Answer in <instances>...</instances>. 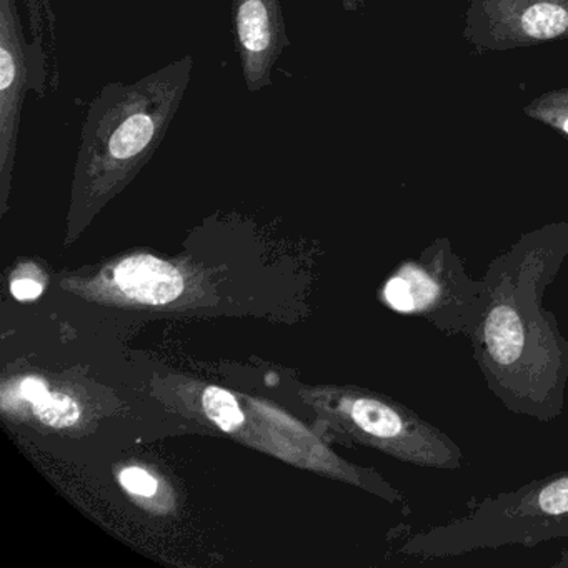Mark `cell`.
<instances>
[{
	"instance_id": "obj_1",
	"label": "cell",
	"mask_w": 568,
	"mask_h": 568,
	"mask_svg": "<svg viewBox=\"0 0 568 568\" xmlns=\"http://www.w3.org/2000/svg\"><path fill=\"white\" fill-rule=\"evenodd\" d=\"M568 255V222L521 235L488 264L487 304L468 341L485 385L511 414L554 422L565 410L568 341L544 295Z\"/></svg>"
},
{
	"instance_id": "obj_12",
	"label": "cell",
	"mask_w": 568,
	"mask_h": 568,
	"mask_svg": "<svg viewBox=\"0 0 568 568\" xmlns=\"http://www.w3.org/2000/svg\"><path fill=\"white\" fill-rule=\"evenodd\" d=\"M121 481L131 494L152 497L158 491V481L142 468H128L122 471Z\"/></svg>"
},
{
	"instance_id": "obj_3",
	"label": "cell",
	"mask_w": 568,
	"mask_h": 568,
	"mask_svg": "<svg viewBox=\"0 0 568 568\" xmlns=\"http://www.w3.org/2000/svg\"><path fill=\"white\" fill-rule=\"evenodd\" d=\"M561 537L568 538V471L485 498L465 517L414 535L408 551L418 557H454L504 545L535 547Z\"/></svg>"
},
{
	"instance_id": "obj_2",
	"label": "cell",
	"mask_w": 568,
	"mask_h": 568,
	"mask_svg": "<svg viewBox=\"0 0 568 568\" xmlns=\"http://www.w3.org/2000/svg\"><path fill=\"white\" fill-rule=\"evenodd\" d=\"M184 55L145 78L109 82L89 105L75 162V187L101 197L122 187L158 152L191 84Z\"/></svg>"
},
{
	"instance_id": "obj_5",
	"label": "cell",
	"mask_w": 568,
	"mask_h": 568,
	"mask_svg": "<svg viewBox=\"0 0 568 568\" xmlns=\"http://www.w3.org/2000/svg\"><path fill=\"white\" fill-rule=\"evenodd\" d=\"M465 39L484 51L568 39V0H471Z\"/></svg>"
},
{
	"instance_id": "obj_4",
	"label": "cell",
	"mask_w": 568,
	"mask_h": 568,
	"mask_svg": "<svg viewBox=\"0 0 568 568\" xmlns=\"http://www.w3.org/2000/svg\"><path fill=\"white\" fill-rule=\"evenodd\" d=\"M384 301L398 314L424 318L444 334L468 338L487 304V285L484 278L468 275L447 237H438L392 274Z\"/></svg>"
},
{
	"instance_id": "obj_8",
	"label": "cell",
	"mask_w": 568,
	"mask_h": 568,
	"mask_svg": "<svg viewBox=\"0 0 568 568\" xmlns=\"http://www.w3.org/2000/svg\"><path fill=\"white\" fill-rule=\"evenodd\" d=\"M115 281L124 294L144 304H169L184 291V281L178 268L151 255H138L121 262L115 271Z\"/></svg>"
},
{
	"instance_id": "obj_6",
	"label": "cell",
	"mask_w": 568,
	"mask_h": 568,
	"mask_svg": "<svg viewBox=\"0 0 568 568\" xmlns=\"http://www.w3.org/2000/svg\"><path fill=\"white\" fill-rule=\"evenodd\" d=\"M29 48L16 0H0V179L8 191L29 89Z\"/></svg>"
},
{
	"instance_id": "obj_14",
	"label": "cell",
	"mask_w": 568,
	"mask_h": 568,
	"mask_svg": "<svg viewBox=\"0 0 568 568\" xmlns=\"http://www.w3.org/2000/svg\"><path fill=\"white\" fill-rule=\"evenodd\" d=\"M21 395L26 400L32 402V404H39L42 398L48 397L49 392L44 382L38 381V378H28V381L22 382Z\"/></svg>"
},
{
	"instance_id": "obj_7",
	"label": "cell",
	"mask_w": 568,
	"mask_h": 568,
	"mask_svg": "<svg viewBox=\"0 0 568 568\" xmlns=\"http://www.w3.org/2000/svg\"><path fill=\"white\" fill-rule=\"evenodd\" d=\"M232 22L245 85L262 91L288 45L281 0H232Z\"/></svg>"
},
{
	"instance_id": "obj_13",
	"label": "cell",
	"mask_w": 568,
	"mask_h": 568,
	"mask_svg": "<svg viewBox=\"0 0 568 568\" xmlns=\"http://www.w3.org/2000/svg\"><path fill=\"white\" fill-rule=\"evenodd\" d=\"M11 291L19 301H34L42 294V285L31 278H19L12 282Z\"/></svg>"
},
{
	"instance_id": "obj_11",
	"label": "cell",
	"mask_w": 568,
	"mask_h": 568,
	"mask_svg": "<svg viewBox=\"0 0 568 568\" xmlns=\"http://www.w3.org/2000/svg\"><path fill=\"white\" fill-rule=\"evenodd\" d=\"M34 414L39 420L51 427H71L81 417V408L64 394H49L39 404H34Z\"/></svg>"
},
{
	"instance_id": "obj_9",
	"label": "cell",
	"mask_w": 568,
	"mask_h": 568,
	"mask_svg": "<svg viewBox=\"0 0 568 568\" xmlns=\"http://www.w3.org/2000/svg\"><path fill=\"white\" fill-rule=\"evenodd\" d=\"M525 114L544 122L568 138V89L550 92L535 99L525 108Z\"/></svg>"
},
{
	"instance_id": "obj_15",
	"label": "cell",
	"mask_w": 568,
	"mask_h": 568,
	"mask_svg": "<svg viewBox=\"0 0 568 568\" xmlns=\"http://www.w3.org/2000/svg\"><path fill=\"white\" fill-rule=\"evenodd\" d=\"M365 2L367 0H341L342 8H344L345 12H358L362 8H364Z\"/></svg>"
},
{
	"instance_id": "obj_10",
	"label": "cell",
	"mask_w": 568,
	"mask_h": 568,
	"mask_svg": "<svg viewBox=\"0 0 568 568\" xmlns=\"http://www.w3.org/2000/svg\"><path fill=\"white\" fill-rule=\"evenodd\" d=\"M204 410L212 422L219 425L222 430L232 432L244 422V414L239 408L234 395L219 387H209L204 392Z\"/></svg>"
}]
</instances>
